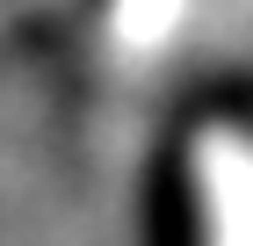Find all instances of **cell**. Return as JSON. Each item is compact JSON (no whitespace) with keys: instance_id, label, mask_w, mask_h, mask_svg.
Segmentation results:
<instances>
[{"instance_id":"6da1fadb","label":"cell","mask_w":253,"mask_h":246,"mask_svg":"<svg viewBox=\"0 0 253 246\" xmlns=\"http://www.w3.org/2000/svg\"><path fill=\"white\" fill-rule=\"evenodd\" d=\"M152 217H159L152 246H203V210H195L188 181H181L174 167L159 174V189H152Z\"/></svg>"}]
</instances>
